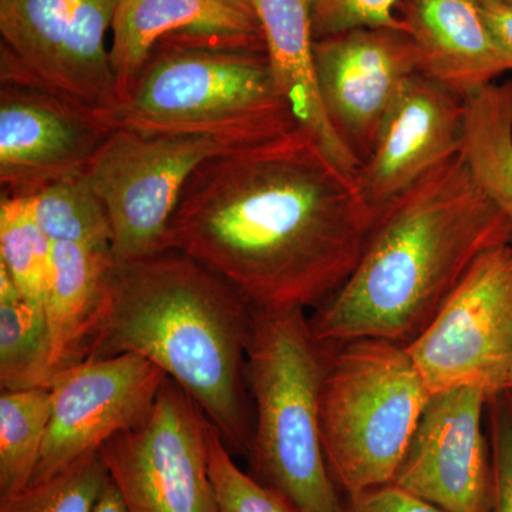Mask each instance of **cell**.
<instances>
[{"mask_svg": "<svg viewBox=\"0 0 512 512\" xmlns=\"http://www.w3.org/2000/svg\"><path fill=\"white\" fill-rule=\"evenodd\" d=\"M375 222L356 178L298 126L202 164L168 244L256 308H319L355 271Z\"/></svg>", "mask_w": 512, "mask_h": 512, "instance_id": "obj_1", "label": "cell"}, {"mask_svg": "<svg viewBox=\"0 0 512 512\" xmlns=\"http://www.w3.org/2000/svg\"><path fill=\"white\" fill-rule=\"evenodd\" d=\"M512 224L451 157L379 215L355 271L316 308L325 345L382 339L409 346L485 252L511 244Z\"/></svg>", "mask_w": 512, "mask_h": 512, "instance_id": "obj_2", "label": "cell"}, {"mask_svg": "<svg viewBox=\"0 0 512 512\" xmlns=\"http://www.w3.org/2000/svg\"><path fill=\"white\" fill-rule=\"evenodd\" d=\"M252 305L180 251L116 262L87 359L137 355L200 406L229 450L248 458L254 420L247 352Z\"/></svg>", "mask_w": 512, "mask_h": 512, "instance_id": "obj_3", "label": "cell"}, {"mask_svg": "<svg viewBox=\"0 0 512 512\" xmlns=\"http://www.w3.org/2000/svg\"><path fill=\"white\" fill-rule=\"evenodd\" d=\"M330 345L302 308L252 306L248 389L255 403L252 477L299 512H348L320 439L319 396Z\"/></svg>", "mask_w": 512, "mask_h": 512, "instance_id": "obj_4", "label": "cell"}, {"mask_svg": "<svg viewBox=\"0 0 512 512\" xmlns=\"http://www.w3.org/2000/svg\"><path fill=\"white\" fill-rule=\"evenodd\" d=\"M109 119L114 128L208 134L249 144L299 126L276 87L265 50L178 37L154 47Z\"/></svg>", "mask_w": 512, "mask_h": 512, "instance_id": "obj_5", "label": "cell"}, {"mask_svg": "<svg viewBox=\"0 0 512 512\" xmlns=\"http://www.w3.org/2000/svg\"><path fill=\"white\" fill-rule=\"evenodd\" d=\"M430 397L406 346L382 339L330 345L320 439L330 474L348 497L393 484Z\"/></svg>", "mask_w": 512, "mask_h": 512, "instance_id": "obj_6", "label": "cell"}, {"mask_svg": "<svg viewBox=\"0 0 512 512\" xmlns=\"http://www.w3.org/2000/svg\"><path fill=\"white\" fill-rule=\"evenodd\" d=\"M248 146L254 144L208 134L114 128L86 174L109 212L116 262L171 251V220L192 174L211 158Z\"/></svg>", "mask_w": 512, "mask_h": 512, "instance_id": "obj_7", "label": "cell"}, {"mask_svg": "<svg viewBox=\"0 0 512 512\" xmlns=\"http://www.w3.org/2000/svg\"><path fill=\"white\" fill-rule=\"evenodd\" d=\"M119 0H0V79L116 109L107 33Z\"/></svg>", "mask_w": 512, "mask_h": 512, "instance_id": "obj_8", "label": "cell"}, {"mask_svg": "<svg viewBox=\"0 0 512 512\" xmlns=\"http://www.w3.org/2000/svg\"><path fill=\"white\" fill-rule=\"evenodd\" d=\"M431 394L508 390L512 376V242L485 252L407 346Z\"/></svg>", "mask_w": 512, "mask_h": 512, "instance_id": "obj_9", "label": "cell"}, {"mask_svg": "<svg viewBox=\"0 0 512 512\" xmlns=\"http://www.w3.org/2000/svg\"><path fill=\"white\" fill-rule=\"evenodd\" d=\"M197 403L171 379L143 423L100 448L128 512H220L208 429Z\"/></svg>", "mask_w": 512, "mask_h": 512, "instance_id": "obj_10", "label": "cell"}, {"mask_svg": "<svg viewBox=\"0 0 512 512\" xmlns=\"http://www.w3.org/2000/svg\"><path fill=\"white\" fill-rule=\"evenodd\" d=\"M168 377L137 355L89 359L50 383L52 416L32 483L55 476L147 419Z\"/></svg>", "mask_w": 512, "mask_h": 512, "instance_id": "obj_11", "label": "cell"}, {"mask_svg": "<svg viewBox=\"0 0 512 512\" xmlns=\"http://www.w3.org/2000/svg\"><path fill=\"white\" fill-rule=\"evenodd\" d=\"M104 111L32 83L2 82V195H35L46 185L86 173L109 138Z\"/></svg>", "mask_w": 512, "mask_h": 512, "instance_id": "obj_12", "label": "cell"}, {"mask_svg": "<svg viewBox=\"0 0 512 512\" xmlns=\"http://www.w3.org/2000/svg\"><path fill=\"white\" fill-rule=\"evenodd\" d=\"M477 387L431 394L393 485L444 512H491L494 467Z\"/></svg>", "mask_w": 512, "mask_h": 512, "instance_id": "obj_13", "label": "cell"}, {"mask_svg": "<svg viewBox=\"0 0 512 512\" xmlns=\"http://www.w3.org/2000/svg\"><path fill=\"white\" fill-rule=\"evenodd\" d=\"M315 63L330 124L360 167L397 94L421 72L417 47L404 30L356 29L315 40Z\"/></svg>", "mask_w": 512, "mask_h": 512, "instance_id": "obj_14", "label": "cell"}, {"mask_svg": "<svg viewBox=\"0 0 512 512\" xmlns=\"http://www.w3.org/2000/svg\"><path fill=\"white\" fill-rule=\"evenodd\" d=\"M464 121L466 97L421 72L404 84L356 174L376 218L424 175L460 154Z\"/></svg>", "mask_w": 512, "mask_h": 512, "instance_id": "obj_15", "label": "cell"}, {"mask_svg": "<svg viewBox=\"0 0 512 512\" xmlns=\"http://www.w3.org/2000/svg\"><path fill=\"white\" fill-rule=\"evenodd\" d=\"M110 32L119 103L161 40L178 37L266 52L251 0H119Z\"/></svg>", "mask_w": 512, "mask_h": 512, "instance_id": "obj_16", "label": "cell"}, {"mask_svg": "<svg viewBox=\"0 0 512 512\" xmlns=\"http://www.w3.org/2000/svg\"><path fill=\"white\" fill-rule=\"evenodd\" d=\"M397 15L417 47L421 73L460 96L507 72L478 0H402Z\"/></svg>", "mask_w": 512, "mask_h": 512, "instance_id": "obj_17", "label": "cell"}, {"mask_svg": "<svg viewBox=\"0 0 512 512\" xmlns=\"http://www.w3.org/2000/svg\"><path fill=\"white\" fill-rule=\"evenodd\" d=\"M251 2L264 30L266 55L276 87L291 104L296 121L345 173L356 178L359 164L333 130L320 96L311 0Z\"/></svg>", "mask_w": 512, "mask_h": 512, "instance_id": "obj_18", "label": "cell"}, {"mask_svg": "<svg viewBox=\"0 0 512 512\" xmlns=\"http://www.w3.org/2000/svg\"><path fill=\"white\" fill-rule=\"evenodd\" d=\"M114 264L111 249L53 242L52 276L45 301L53 377L87 359L106 305Z\"/></svg>", "mask_w": 512, "mask_h": 512, "instance_id": "obj_19", "label": "cell"}, {"mask_svg": "<svg viewBox=\"0 0 512 512\" xmlns=\"http://www.w3.org/2000/svg\"><path fill=\"white\" fill-rule=\"evenodd\" d=\"M461 156L478 187L512 224V82L466 97Z\"/></svg>", "mask_w": 512, "mask_h": 512, "instance_id": "obj_20", "label": "cell"}, {"mask_svg": "<svg viewBox=\"0 0 512 512\" xmlns=\"http://www.w3.org/2000/svg\"><path fill=\"white\" fill-rule=\"evenodd\" d=\"M53 379V352L45 305L25 298L0 265V386L46 387Z\"/></svg>", "mask_w": 512, "mask_h": 512, "instance_id": "obj_21", "label": "cell"}, {"mask_svg": "<svg viewBox=\"0 0 512 512\" xmlns=\"http://www.w3.org/2000/svg\"><path fill=\"white\" fill-rule=\"evenodd\" d=\"M52 416L46 387L0 394V507L32 483Z\"/></svg>", "mask_w": 512, "mask_h": 512, "instance_id": "obj_22", "label": "cell"}, {"mask_svg": "<svg viewBox=\"0 0 512 512\" xmlns=\"http://www.w3.org/2000/svg\"><path fill=\"white\" fill-rule=\"evenodd\" d=\"M30 198L36 220L50 241L113 251L109 212L86 173L57 180Z\"/></svg>", "mask_w": 512, "mask_h": 512, "instance_id": "obj_23", "label": "cell"}, {"mask_svg": "<svg viewBox=\"0 0 512 512\" xmlns=\"http://www.w3.org/2000/svg\"><path fill=\"white\" fill-rule=\"evenodd\" d=\"M53 242L40 228L32 198L2 195L0 200V265L20 292L45 305L52 276Z\"/></svg>", "mask_w": 512, "mask_h": 512, "instance_id": "obj_24", "label": "cell"}, {"mask_svg": "<svg viewBox=\"0 0 512 512\" xmlns=\"http://www.w3.org/2000/svg\"><path fill=\"white\" fill-rule=\"evenodd\" d=\"M109 480L100 453L80 458L55 476L30 484L0 512H94Z\"/></svg>", "mask_w": 512, "mask_h": 512, "instance_id": "obj_25", "label": "cell"}, {"mask_svg": "<svg viewBox=\"0 0 512 512\" xmlns=\"http://www.w3.org/2000/svg\"><path fill=\"white\" fill-rule=\"evenodd\" d=\"M208 460L220 512H299L285 495L259 483L235 464L231 450L212 424Z\"/></svg>", "mask_w": 512, "mask_h": 512, "instance_id": "obj_26", "label": "cell"}, {"mask_svg": "<svg viewBox=\"0 0 512 512\" xmlns=\"http://www.w3.org/2000/svg\"><path fill=\"white\" fill-rule=\"evenodd\" d=\"M402 0H311L315 40L356 29L389 28L406 32L397 15Z\"/></svg>", "mask_w": 512, "mask_h": 512, "instance_id": "obj_27", "label": "cell"}, {"mask_svg": "<svg viewBox=\"0 0 512 512\" xmlns=\"http://www.w3.org/2000/svg\"><path fill=\"white\" fill-rule=\"evenodd\" d=\"M494 467L493 511L512 512V393L494 394L487 407Z\"/></svg>", "mask_w": 512, "mask_h": 512, "instance_id": "obj_28", "label": "cell"}, {"mask_svg": "<svg viewBox=\"0 0 512 512\" xmlns=\"http://www.w3.org/2000/svg\"><path fill=\"white\" fill-rule=\"evenodd\" d=\"M348 512H444L396 485L372 488L349 497Z\"/></svg>", "mask_w": 512, "mask_h": 512, "instance_id": "obj_29", "label": "cell"}, {"mask_svg": "<svg viewBox=\"0 0 512 512\" xmlns=\"http://www.w3.org/2000/svg\"><path fill=\"white\" fill-rule=\"evenodd\" d=\"M484 19L503 50L508 70H512V2L478 0Z\"/></svg>", "mask_w": 512, "mask_h": 512, "instance_id": "obj_30", "label": "cell"}, {"mask_svg": "<svg viewBox=\"0 0 512 512\" xmlns=\"http://www.w3.org/2000/svg\"><path fill=\"white\" fill-rule=\"evenodd\" d=\"M94 512H128L126 505L123 503V498H121L110 477L104 485L103 493L100 495L99 503H97Z\"/></svg>", "mask_w": 512, "mask_h": 512, "instance_id": "obj_31", "label": "cell"}, {"mask_svg": "<svg viewBox=\"0 0 512 512\" xmlns=\"http://www.w3.org/2000/svg\"><path fill=\"white\" fill-rule=\"evenodd\" d=\"M508 390H510V392L512 393V376H511V380H510V386H508Z\"/></svg>", "mask_w": 512, "mask_h": 512, "instance_id": "obj_32", "label": "cell"}, {"mask_svg": "<svg viewBox=\"0 0 512 512\" xmlns=\"http://www.w3.org/2000/svg\"><path fill=\"white\" fill-rule=\"evenodd\" d=\"M504 2H512V0H504Z\"/></svg>", "mask_w": 512, "mask_h": 512, "instance_id": "obj_33", "label": "cell"}]
</instances>
